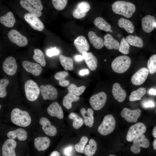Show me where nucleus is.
<instances>
[{
    "instance_id": "56",
    "label": "nucleus",
    "mask_w": 156,
    "mask_h": 156,
    "mask_svg": "<svg viewBox=\"0 0 156 156\" xmlns=\"http://www.w3.org/2000/svg\"><path fill=\"white\" fill-rule=\"evenodd\" d=\"M153 145L154 149L156 150V139L154 140L153 143Z\"/></svg>"
},
{
    "instance_id": "44",
    "label": "nucleus",
    "mask_w": 156,
    "mask_h": 156,
    "mask_svg": "<svg viewBox=\"0 0 156 156\" xmlns=\"http://www.w3.org/2000/svg\"><path fill=\"white\" fill-rule=\"evenodd\" d=\"M130 46L125 38H122L120 41L118 50L122 53L127 55L129 52Z\"/></svg>"
},
{
    "instance_id": "12",
    "label": "nucleus",
    "mask_w": 156,
    "mask_h": 156,
    "mask_svg": "<svg viewBox=\"0 0 156 156\" xmlns=\"http://www.w3.org/2000/svg\"><path fill=\"white\" fill-rule=\"evenodd\" d=\"M3 69L8 75L12 76L16 72L17 65L16 60L11 56L7 57L3 64Z\"/></svg>"
},
{
    "instance_id": "5",
    "label": "nucleus",
    "mask_w": 156,
    "mask_h": 156,
    "mask_svg": "<svg viewBox=\"0 0 156 156\" xmlns=\"http://www.w3.org/2000/svg\"><path fill=\"white\" fill-rule=\"evenodd\" d=\"M24 88L26 98L29 101H33L38 98L40 93V88L33 80H29L26 81Z\"/></svg>"
},
{
    "instance_id": "46",
    "label": "nucleus",
    "mask_w": 156,
    "mask_h": 156,
    "mask_svg": "<svg viewBox=\"0 0 156 156\" xmlns=\"http://www.w3.org/2000/svg\"><path fill=\"white\" fill-rule=\"evenodd\" d=\"M53 5L54 7L58 10H63L66 7L68 1L66 0H52Z\"/></svg>"
},
{
    "instance_id": "55",
    "label": "nucleus",
    "mask_w": 156,
    "mask_h": 156,
    "mask_svg": "<svg viewBox=\"0 0 156 156\" xmlns=\"http://www.w3.org/2000/svg\"><path fill=\"white\" fill-rule=\"evenodd\" d=\"M152 134L153 136L156 138V126L153 129Z\"/></svg>"
},
{
    "instance_id": "18",
    "label": "nucleus",
    "mask_w": 156,
    "mask_h": 156,
    "mask_svg": "<svg viewBox=\"0 0 156 156\" xmlns=\"http://www.w3.org/2000/svg\"><path fill=\"white\" fill-rule=\"evenodd\" d=\"M22 65L27 71L34 76L39 75L42 70V67L39 64L28 61L23 62Z\"/></svg>"
},
{
    "instance_id": "8",
    "label": "nucleus",
    "mask_w": 156,
    "mask_h": 156,
    "mask_svg": "<svg viewBox=\"0 0 156 156\" xmlns=\"http://www.w3.org/2000/svg\"><path fill=\"white\" fill-rule=\"evenodd\" d=\"M149 146L148 139L144 134H141L135 138L133 140V144L130 149L133 153L137 154L140 151V148H147Z\"/></svg>"
},
{
    "instance_id": "39",
    "label": "nucleus",
    "mask_w": 156,
    "mask_h": 156,
    "mask_svg": "<svg viewBox=\"0 0 156 156\" xmlns=\"http://www.w3.org/2000/svg\"><path fill=\"white\" fill-rule=\"evenodd\" d=\"M68 117L73 121V126L75 129H79L83 124V119L74 112L70 113Z\"/></svg>"
},
{
    "instance_id": "51",
    "label": "nucleus",
    "mask_w": 156,
    "mask_h": 156,
    "mask_svg": "<svg viewBox=\"0 0 156 156\" xmlns=\"http://www.w3.org/2000/svg\"><path fill=\"white\" fill-rule=\"evenodd\" d=\"M89 72V70L88 69H84L81 70L79 72V73L80 75L83 76L88 74Z\"/></svg>"
},
{
    "instance_id": "26",
    "label": "nucleus",
    "mask_w": 156,
    "mask_h": 156,
    "mask_svg": "<svg viewBox=\"0 0 156 156\" xmlns=\"http://www.w3.org/2000/svg\"><path fill=\"white\" fill-rule=\"evenodd\" d=\"M7 136L10 139L14 140L16 137L20 141L25 140L27 138V131L23 129L20 128L8 132Z\"/></svg>"
},
{
    "instance_id": "49",
    "label": "nucleus",
    "mask_w": 156,
    "mask_h": 156,
    "mask_svg": "<svg viewBox=\"0 0 156 156\" xmlns=\"http://www.w3.org/2000/svg\"><path fill=\"white\" fill-rule=\"evenodd\" d=\"M73 152V147L72 145L66 147L63 150V153L65 156H72Z\"/></svg>"
},
{
    "instance_id": "10",
    "label": "nucleus",
    "mask_w": 156,
    "mask_h": 156,
    "mask_svg": "<svg viewBox=\"0 0 156 156\" xmlns=\"http://www.w3.org/2000/svg\"><path fill=\"white\" fill-rule=\"evenodd\" d=\"M40 88L41 95L44 100H53L57 98L58 96L57 91L51 85H41Z\"/></svg>"
},
{
    "instance_id": "61",
    "label": "nucleus",
    "mask_w": 156,
    "mask_h": 156,
    "mask_svg": "<svg viewBox=\"0 0 156 156\" xmlns=\"http://www.w3.org/2000/svg\"><path fill=\"white\" fill-rule=\"evenodd\" d=\"M105 61H106V60H105Z\"/></svg>"
},
{
    "instance_id": "47",
    "label": "nucleus",
    "mask_w": 156,
    "mask_h": 156,
    "mask_svg": "<svg viewBox=\"0 0 156 156\" xmlns=\"http://www.w3.org/2000/svg\"><path fill=\"white\" fill-rule=\"evenodd\" d=\"M142 105L143 108H148L155 107V104L153 100L151 99H147L142 101Z\"/></svg>"
},
{
    "instance_id": "23",
    "label": "nucleus",
    "mask_w": 156,
    "mask_h": 156,
    "mask_svg": "<svg viewBox=\"0 0 156 156\" xmlns=\"http://www.w3.org/2000/svg\"><path fill=\"white\" fill-rule=\"evenodd\" d=\"M82 54L83 59L88 67L91 70H95L98 64L96 58L91 52H85Z\"/></svg>"
},
{
    "instance_id": "1",
    "label": "nucleus",
    "mask_w": 156,
    "mask_h": 156,
    "mask_svg": "<svg viewBox=\"0 0 156 156\" xmlns=\"http://www.w3.org/2000/svg\"><path fill=\"white\" fill-rule=\"evenodd\" d=\"M112 10L114 13L127 18L131 17L136 10L134 4L124 1H116L112 4Z\"/></svg>"
},
{
    "instance_id": "28",
    "label": "nucleus",
    "mask_w": 156,
    "mask_h": 156,
    "mask_svg": "<svg viewBox=\"0 0 156 156\" xmlns=\"http://www.w3.org/2000/svg\"><path fill=\"white\" fill-rule=\"evenodd\" d=\"M104 44L105 47L108 49L118 50L120 46L119 42L114 38L112 36L107 34L104 37Z\"/></svg>"
},
{
    "instance_id": "41",
    "label": "nucleus",
    "mask_w": 156,
    "mask_h": 156,
    "mask_svg": "<svg viewBox=\"0 0 156 156\" xmlns=\"http://www.w3.org/2000/svg\"><path fill=\"white\" fill-rule=\"evenodd\" d=\"M34 54L33 57L34 59L40 65L44 66L46 62L44 56L42 52L40 49H35L34 50Z\"/></svg>"
},
{
    "instance_id": "52",
    "label": "nucleus",
    "mask_w": 156,
    "mask_h": 156,
    "mask_svg": "<svg viewBox=\"0 0 156 156\" xmlns=\"http://www.w3.org/2000/svg\"><path fill=\"white\" fill-rule=\"evenodd\" d=\"M148 94L151 95H156V89L151 88L148 91Z\"/></svg>"
},
{
    "instance_id": "53",
    "label": "nucleus",
    "mask_w": 156,
    "mask_h": 156,
    "mask_svg": "<svg viewBox=\"0 0 156 156\" xmlns=\"http://www.w3.org/2000/svg\"><path fill=\"white\" fill-rule=\"evenodd\" d=\"M83 59L82 56L80 55H77L75 57V60L77 61H79Z\"/></svg>"
},
{
    "instance_id": "6",
    "label": "nucleus",
    "mask_w": 156,
    "mask_h": 156,
    "mask_svg": "<svg viewBox=\"0 0 156 156\" xmlns=\"http://www.w3.org/2000/svg\"><path fill=\"white\" fill-rule=\"evenodd\" d=\"M107 99L106 94L103 92H101L92 96L90 99L89 103L94 110H99L104 106Z\"/></svg>"
},
{
    "instance_id": "34",
    "label": "nucleus",
    "mask_w": 156,
    "mask_h": 156,
    "mask_svg": "<svg viewBox=\"0 0 156 156\" xmlns=\"http://www.w3.org/2000/svg\"><path fill=\"white\" fill-rule=\"evenodd\" d=\"M68 73L66 71H61L56 73L54 75V78L59 81V84L62 87H65L69 85L68 80L65 79L68 75Z\"/></svg>"
},
{
    "instance_id": "19",
    "label": "nucleus",
    "mask_w": 156,
    "mask_h": 156,
    "mask_svg": "<svg viewBox=\"0 0 156 156\" xmlns=\"http://www.w3.org/2000/svg\"><path fill=\"white\" fill-rule=\"evenodd\" d=\"M48 114L52 117H56L62 119L64 117L63 109L61 106L57 102L51 103L47 108Z\"/></svg>"
},
{
    "instance_id": "31",
    "label": "nucleus",
    "mask_w": 156,
    "mask_h": 156,
    "mask_svg": "<svg viewBox=\"0 0 156 156\" xmlns=\"http://www.w3.org/2000/svg\"><path fill=\"white\" fill-rule=\"evenodd\" d=\"M79 97L76 95L68 93L65 96L63 100V105L66 109H70L72 107V103L78 101Z\"/></svg>"
},
{
    "instance_id": "30",
    "label": "nucleus",
    "mask_w": 156,
    "mask_h": 156,
    "mask_svg": "<svg viewBox=\"0 0 156 156\" xmlns=\"http://www.w3.org/2000/svg\"><path fill=\"white\" fill-rule=\"evenodd\" d=\"M20 3L23 8L27 10L30 13L38 17L41 16L42 12L37 10L27 0H21L20 2Z\"/></svg>"
},
{
    "instance_id": "24",
    "label": "nucleus",
    "mask_w": 156,
    "mask_h": 156,
    "mask_svg": "<svg viewBox=\"0 0 156 156\" xmlns=\"http://www.w3.org/2000/svg\"><path fill=\"white\" fill-rule=\"evenodd\" d=\"M50 141L47 137H40L36 138L34 140V145L38 151L46 150L49 146Z\"/></svg>"
},
{
    "instance_id": "59",
    "label": "nucleus",
    "mask_w": 156,
    "mask_h": 156,
    "mask_svg": "<svg viewBox=\"0 0 156 156\" xmlns=\"http://www.w3.org/2000/svg\"><path fill=\"white\" fill-rule=\"evenodd\" d=\"M1 105H0V108L1 109Z\"/></svg>"
},
{
    "instance_id": "17",
    "label": "nucleus",
    "mask_w": 156,
    "mask_h": 156,
    "mask_svg": "<svg viewBox=\"0 0 156 156\" xmlns=\"http://www.w3.org/2000/svg\"><path fill=\"white\" fill-rule=\"evenodd\" d=\"M39 123L42 126V130L46 135L50 136H53L57 134L56 128L51 125L50 121L47 118L45 117L41 118Z\"/></svg>"
},
{
    "instance_id": "58",
    "label": "nucleus",
    "mask_w": 156,
    "mask_h": 156,
    "mask_svg": "<svg viewBox=\"0 0 156 156\" xmlns=\"http://www.w3.org/2000/svg\"><path fill=\"white\" fill-rule=\"evenodd\" d=\"M155 27H156V23H155Z\"/></svg>"
},
{
    "instance_id": "7",
    "label": "nucleus",
    "mask_w": 156,
    "mask_h": 156,
    "mask_svg": "<svg viewBox=\"0 0 156 156\" xmlns=\"http://www.w3.org/2000/svg\"><path fill=\"white\" fill-rule=\"evenodd\" d=\"M146 127L142 122H139L131 126L129 128L126 135V139L131 142L137 137L145 132Z\"/></svg>"
},
{
    "instance_id": "13",
    "label": "nucleus",
    "mask_w": 156,
    "mask_h": 156,
    "mask_svg": "<svg viewBox=\"0 0 156 156\" xmlns=\"http://www.w3.org/2000/svg\"><path fill=\"white\" fill-rule=\"evenodd\" d=\"M141 111L139 109L131 110L127 108H124L121 111L120 115L128 122H136L141 115Z\"/></svg>"
},
{
    "instance_id": "40",
    "label": "nucleus",
    "mask_w": 156,
    "mask_h": 156,
    "mask_svg": "<svg viewBox=\"0 0 156 156\" xmlns=\"http://www.w3.org/2000/svg\"><path fill=\"white\" fill-rule=\"evenodd\" d=\"M86 87L84 86H82L78 87L73 83L69 84L68 87V92L73 94L79 96L82 94L84 92Z\"/></svg>"
},
{
    "instance_id": "54",
    "label": "nucleus",
    "mask_w": 156,
    "mask_h": 156,
    "mask_svg": "<svg viewBox=\"0 0 156 156\" xmlns=\"http://www.w3.org/2000/svg\"><path fill=\"white\" fill-rule=\"evenodd\" d=\"M50 156H60V153L57 151H54L52 152Z\"/></svg>"
},
{
    "instance_id": "36",
    "label": "nucleus",
    "mask_w": 156,
    "mask_h": 156,
    "mask_svg": "<svg viewBox=\"0 0 156 156\" xmlns=\"http://www.w3.org/2000/svg\"><path fill=\"white\" fill-rule=\"evenodd\" d=\"M126 40L129 44L139 48H142L143 46V42L141 38L136 36L131 35L126 36Z\"/></svg>"
},
{
    "instance_id": "37",
    "label": "nucleus",
    "mask_w": 156,
    "mask_h": 156,
    "mask_svg": "<svg viewBox=\"0 0 156 156\" xmlns=\"http://www.w3.org/2000/svg\"><path fill=\"white\" fill-rule=\"evenodd\" d=\"M146 92V88L141 87L137 90L133 91L131 92L129 96V100L131 101H134L140 100L142 97Z\"/></svg>"
},
{
    "instance_id": "60",
    "label": "nucleus",
    "mask_w": 156,
    "mask_h": 156,
    "mask_svg": "<svg viewBox=\"0 0 156 156\" xmlns=\"http://www.w3.org/2000/svg\"><path fill=\"white\" fill-rule=\"evenodd\" d=\"M155 113L156 114V110H155Z\"/></svg>"
},
{
    "instance_id": "43",
    "label": "nucleus",
    "mask_w": 156,
    "mask_h": 156,
    "mask_svg": "<svg viewBox=\"0 0 156 156\" xmlns=\"http://www.w3.org/2000/svg\"><path fill=\"white\" fill-rule=\"evenodd\" d=\"M88 140V139L86 136H82L79 142L75 146V149L77 152L83 153L85 146Z\"/></svg>"
},
{
    "instance_id": "27",
    "label": "nucleus",
    "mask_w": 156,
    "mask_h": 156,
    "mask_svg": "<svg viewBox=\"0 0 156 156\" xmlns=\"http://www.w3.org/2000/svg\"><path fill=\"white\" fill-rule=\"evenodd\" d=\"M88 36L90 42L94 47L97 49H101L104 46L103 39L97 36L92 31H90L88 33Z\"/></svg>"
},
{
    "instance_id": "25",
    "label": "nucleus",
    "mask_w": 156,
    "mask_h": 156,
    "mask_svg": "<svg viewBox=\"0 0 156 156\" xmlns=\"http://www.w3.org/2000/svg\"><path fill=\"white\" fill-rule=\"evenodd\" d=\"M81 114L84 120V122L86 126L92 127L94 122L93 111L91 108H88L87 111L84 108H82L80 110Z\"/></svg>"
},
{
    "instance_id": "50",
    "label": "nucleus",
    "mask_w": 156,
    "mask_h": 156,
    "mask_svg": "<svg viewBox=\"0 0 156 156\" xmlns=\"http://www.w3.org/2000/svg\"><path fill=\"white\" fill-rule=\"evenodd\" d=\"M48 49L46 52L47 55L49 57H51L54 55H58L59 53L58 50L56 47L51 48Z\"/></svg>"
},
{
    "instance_id": "15",
    "label": "nucleus",
    "mask_w": 156,
    "mask_h": 156,
    "mask_svg": "<svg viewBox=\"0 0 156 156\" xmlns=\"http://www.w3.org/2000/svg\"><path fill=\"white\" fill-rule=\"evenodd\" d=\"M24 18L29 25L35 30L42 31L44 29V25L36 16L30 13H27L25 14Z\"/></svg>"
},
{
    "instance_id": "29",
    "label": "nucleus",
    "mask_w": 156,
    "mask_h": 156,
    "mask_svg": "<svg viewBox=\"0 0 156 156\" xmlns=\"http://www.w3.org/2000/svg\"><path fill=\"white\" fill-rule=\"evenodd\" d=\"M0 22L6 27H13L15 23V19L13 13L9 12L1 16L0 18Z\"/></svg>"
},
{
    "instance_id": "38",
    "label": "nucleus",
    "mask_w": 156,
    "mask_h": 156,
    "mask_svg": "<svg viewBox=\"0 0 156 156\" xmlns=\"http://www.w3.org/2000/svg\"><path fill=\"white\" fill-rule=\"evenodd\" d=\"M97 150V144L95 141L93 139H90L89 144L85 147L84 153L86 156H92Z\"/></svg>"
},
{
    "instance_id": "45",
    "label": "nucleus",
    "mask_w": 156,
    "mask_h": 156,
    "mask_svg": "<svg viewBox=\"0 0 156 156\" xmlns=\"http://www.w3.org/2000/svg\"><path fill=\"white\" fill-rule=\"evenodd\" d=\"M9 80L7 79H3L0 80V97H5L7 94L6 88L9 83Z\"/></svg>"
},
{
    "instance_id": "57",
    "label": "nucleus",
    "mask_w": 156,
    "mask_h": 156,
    "mask_svg": "<svg viewBox=\"0 0 156 156\" xmlns=\"http://www.w3.org/2000/svg\"><path fill=\"white\" fill-rule=\"evenodd\" d=\"M109 156H116L111 154V155H110Z\"/></svg>"
},
{
    "instance_id": "20",
    "label": "nucleus",
    "mask_w": 156,
    "mask_h": 156,
    "mask_svg": "<svg viewBox=\"0 0 156 156\" xmlns=\"http://www.w3.org/2000/svg\"><path fill=\"white\" fill-rule=\"evenodd\" d=\"M74 44L78 51L81 53L87 52L90 49L88 42L82 36H79L75 40Z\"/></svg>"
},
{
    "instance_id": "48",
    "label": "nucleus",
    "mask_w": 156,
    "mask_h": 156,
    "mask_svg": "<svg viewBox=\"0 0 156 156\" xmlns=\"http://www.w3.org/2000/svg\"><path fill=\"white\" fill-rule=\"evenodd\" d=\"M32 5L39 11H42L43 9V6L40 0H27Z\"/></svg>"
},
{
    "instance_id": "32",
    "label": "nucleus",
    "mask_w": 156,
    "mask_h": 156,
    "mask_svg": "<svg viewBox=\"0 0 156 156\" xmlns=\"http://www.w3.org/2000/svg\"><path fill=\"white\" fill-rule=\"evenodd\" d=\"M118 26L121 28H124L128 33H132L134 30V27L132 22L124 18H120L118 21Z\"/></svg>"
},
{
    "instance_id": "16",
    "label": "nucleus",
    "mask_w": 156,
    "mask_h": 156,
    "mask_svg": "<svg viewBox=\"0 0 156 156\" xmlns=\"http://www.w3.org/2000/svg\"><path fill=\"white\" fill-rule=\"evenodd\" d=\"M16 142L14 140L9 138L6 140L2 146V156H16Z\"/></svg>"
},
{
    "instance_id": "42",
    "label": "nucleus",
    "mask_w": 156,
    "mask_h": 156,
    "mask_svg": "<svg viewBox=\"0 0 156 156\" xmlns=\"http://www.w3.org/2000/svg\"><path fill=\"white\" fill-rule=\"evenodd\" d=\"M147 68L150 74H153L156 72V54L153 55L148 59Z\"/></svg>"
},
{
    "instance_id": "4",
    "label": "nucleus",
    "mask_w": 156,
    "mask_h": 156,
    "mask_svg": "<svg viewBox=\"0 0 156 156\" xmlns=\"http://www.w3.org/2000/svg\"><path fill=\"white\" fill-rule=\"evenodd\" d=\"M116 121L114 117L111 114L107 115L104 117L103 121L98 127V131L101 135H106L114 130Z\"/></svg>"
},
{
    "instance_id": "9",
    "label": "nucleus",
    "mask_w": 156,
    "mask_h": 156,
    "mask_svg": "<svg viewBox=\"0 0 156 156\" xmlns=\"http://www.w3.org/2000/svg\"><path fill=\"white\" fill-rule=\"evenodd\" d=\"M8 36L11 42L16 44L19 47H25L27 44V38L15 29L10 30L8 34Z\"/></svg>"
},
{
    "instance_id": "21",
    "label": "nucleus",
    "mask_w": 156,
    "mask_h": 156,
    "mask_svg": "<svg viewBox=\"0 0 156 156\" xmlns=\"http://www.w3.org/2000/svg\"><path fill=\"white\" fill-rule=\"evenodd\" d=\"M155 21L154 17L150 15H147L143 17L141 21L143 30L147 33L151 32L155 27Z\"/></svg>"
},
{
    "instance_id": "11",
    "label": "nucleus",
    "mask_w": 156,
    "mask_h": 156,
    "mask_svg": "<svg viewBox=\"0 0 156 156\" xmlns=\"http://www.w3.org/2000/svg\"><path fill=\"white\" fill-rule=\"evenodd\" d=\"M148 70L145 67H142L135 72L131 79L132 83L135 85H142L146 80L148 73Z\"/></svg>"
},
{
    "instance_id": "35",
    "label": "nucleus",
    "mask_w": 156,
    "mask_h": 156,
    "mask_svg": "<svg viewBox=\"0 0 156 156\" xmlns=\"http://www.w3.org/2000/svg\"><path fill=\"white\" fill-rule=\"evenodd\" d=\"M94 25L99 29L106 32L109 31L111 26L103 18L99 17L96 18L94 21Z\"/></svg>"
},
{
    "instance_id": "33",
    "label": "nucleus",
    "mask_w": 156,
    "mask_h": 156,
    "mask_svg": "<svg viewBox=\"0 0 156 156\" xmlns=\"http://www.w3.org/2000/svg\"><path fill=\"white\" fill-rule=\"evenodd\" d=\"M59 59L61 65L65 70L70 71L73 70V61L71 57L61 55L59 56Z\"/></svg>"
},
{
    "instance_id": "2",
    "label": "nucleus",
    "mask_w": 156,
    "mask_h": 156,
    "mask_svg": "<svg viewBox=\"0 0 156 156\" xmlns=\"http://www.w3.org/2000/svg\"><path fill=\"white\" fill-rule=\"evenodd\" d=\"M11 120L15 125L24 127L29 126L31 122V118L29 113L18 108H14L12 111Z\"/></svg>"
},
{
    "instance_id": "14",
    "label": "nucleus",
    "mask_w": 156,
    "mask_h": 156,
    "mask_svg": "<svg viewBox=\"0 0 156 156\" xmlns=\"http://www.w3.org/2000/svg\"><path fill=\"white\" fill-rule=\"evenodd\" d=\"M89 4L86 1L79 3L72 12L73 16L77 19H81L84 17L90 9Z\"/></svg>"
},
{
    "instance_id": "22",
    "label": "nucleus",
    "mask_w": 156,
    "mask_h": 156,
    "mask_svg": "<svg viewBox=\"0 0 156 156\" xmlns=\"http://www.w3.org/2000/svg\"><path fill=\"white\" fill-rule=\"evenodd\" d=\"M112 93L114 99L119 102H123L126 96L125 91L117 83H115L113 85Z\"/></svg>"
},
{
    "instance_id": "3",
    "label": "nucleus",
    "mask_w": 156,
    "mask_h": 156,
    "mask_svg": "<svg viewBox=\"0 0 156 156\" xmlns=\"http://www.w3.org/2000/svg\"><path fill=\"white\" fill-rule=\"evenodd\" d=\"M131 60L128 56L122 55L116 57L112 62L111 67L113 70L119 73H123L129 68Z\"/></svg>"
}]
</instances>
